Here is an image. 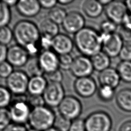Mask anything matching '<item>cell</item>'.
I'll return each instance as SVG.
<instances>
[{"label":"cell","mask_w":131,"mask_h":131,"mask_svg":"<svg viewBox=\"0 0 131 131\" xmlns=\"http://www.w3.org/2000/svg\"><path fill=\"white\" fill-rule=\"evenodd\" d=\"M66 96L61 83H48L42 94L45 105L51 108L58 107Z\"/></svg>","instance_id":"ba28073f"},{"label":"cell","mask_w":131,"mask_h":131,"mask_svg":"<svg viewBox=\"0 0 131 131\" xmlns=\"http://www.w3.org/2000/svg\"><path fill=\"white\" fill-rule=\"evenodd\" d=\"M67 14L64 9L56 6L49 10L48 18L58 25H62Z\"/></svg>","instance_id":"d4e9b609"},{"label":"cell","mask_w":131,"mask_h":131,"mask_svg":"<svg viewBox=\"0 0 131 131\" xmlns=\"http://www.w3.org/2000/svg\"><path fill=\"white\" fill-rule=\"evenodd\" d=\"M73 60L74 58L71 54L59 55V69L64 71H70Z\"/></svg>","instance_id":"1f68e13d"},{"label":"cell","mask_w":131,"mask_h":131,"mask_svg":"<svg viewBox=\"0 0 131 131\" xmlns=\"http://www.w3.org/2000/svg\"><path fill=\"white\" fill-rule=\"evenodd\" d=\"M27 131H39V130L34 129V128H30L29 129H28Z\"/></svg>","instance_id":"816d5d0a"},{"label":"cell","mask_w":131,"mask_h":131,"mask_svg":"<svg viewBox=\"0 0 131 131\" xmlns=\"http://www.w3.org/2000/svg\"><path fill=\"white\" fill-rule=\"evenodd\" d=\"M26 101L32 109L45 105L42 95H32L29 94L27 96Z\"/></svg>","instance_id":"836d02e7"},{"label":"cell","mask_w":131,"mask_h":131,"mask_svg":"<svg viewBox=\"0 0 131 131\" xmlns=\"http://www.w3.org/2000/svg\"><path fill=\"white\" fill-rule=\"evenodd\" d=\"M26 71H25L29 77L43 75L44 73L40 66L38 56L30 57L27 63L24 67Z\"/></svg>","instance_id":"cb8c5ba5"},{"label":"cell","mask_w":131,"mask_h":131,"mask_svg":"<svg viewBox=\"0 0 131 131\" xmlns=\"http://www.w3.org/2000/svg\"><path fill=\"white\" fill-rule=\"evenodd\" d=\"M73 0H59L57 1L58 4L61 5H68L74 2Z\"/></svg>","instance_id":"7dc6e473"},{"label":"cell","mask_w":131,"mask_h":131,"mask_svg":"<svg viewBox=\"0 0 131 131\" xmlns=\"http://www.w3.org/2000/svg\"><path fill=\"white\" fill-rule=\"evenodd\" d=\"M122 61H131V42H125L119 55Z\"/></svg>","instance_id":"74e56055"},{"label":"cell","mask_w":131,"mask_h":131,"mask_svg":"<svg viewBox=\"0 0 131 131\" xmlns=\"http://www.w3.org/2000/svg\"><path fill=\"white\" fill-rule=\"evenodd\" d=\"M17 12L26 17H33L38 14L41 9L39 1L20 0L16 6Z\"/></svg>","instance_id":"e0dca14e"},{"label":"cell","mask_w":131,"mask_h":131,"mask_svg":"<svg viewBox=\"0 0 131 131\" xmlns=\"http://www.w3.org/2000/svg\"><path fill=\"white\" fill-rule=\"evenodd\" d=\"M11 19V11L4 1H0V27L8 26Z\"/></svg>","instance_id":"4316f807"},{"label":"cell","mask_w":131,"mask_h":131,"mask_svg":"<svg viewBox=\"0 0 131 131\" xmlns=\"http://www.w3.org/2000/svg\"><path fill=\"white\" fill-rule=\"evenodd\" d=\"M118 34L123 41L131 42V29L121 25L119 29Z\"/></svg>","instance_id":"ab89813d"},{"label":"cell","mask_w":131,"mask_h":131,"mask_svg":"<svg viewBox=\"0 0 131 131\" xmlns=\"http://www.w3.org/2000/svg\"><path fill=\"white\" fill-rule=\"evenodd\" d=\"M56 115L52 109L43 105L31 110L28 124L30 128L45 131L53 127Z\"/></svg>","instance_id":"3957f363"},{"label":"cell","mask_w":131,"mask_h":131,"mask_svg":"<svg viewBox=\"0 0 131 131\" xmlns=\"http://www.w3.org/2000/svg\"><path fill=\"white\" fill-rule=\"evenodd\" d=\"M12 101V93L6 86L0 85V108H8Z\"/></svg>","instance_id":"83f0119b"},{"label":"cell","mask_w":131,"mask_h":131,"mask_svg":"<svg viewBox=\"0 0 131 131\" xmlns=\"http://www.w3.org/2000/svg\"><path fill=\"white\" fill-rule=\"evenodd\" d=\"M128 13L125 3L120 1H112L106 6L105 14L109 20L117 25H122Z\"/></svg>","instance_id":"8fae6325"},{"label":"cell","mask_w":131,"mask_h":131,"mask_svg":"<svg viewBox=\"0 0 131 131\" xmlns=\"http://www.w3.org/2000/svg\"><path fill=\"white\" fill-rule=\"evenodd\" d=\"M4 2L10 7L16 6L18 1L16 0H4Z\"/></svg>","instance_id":"bcb514c9"},{"label":"cell","mask_w":131,"mask_h":131,"mask_svg":"<svg viewBox=\"0 0 131 131\" xmlns=\"http://www.w3.org/2000/svg\"><path fill=\"white\" fill-rule=\"evenodd\" d=\"M125 3L127 6L128 10L129 12H131V0H127L125 2Z\"/></svg>","instance_id":"681fc988"},{"label":"cell","mask_w":131,"mask_h":131,"mask_svg":"<svg viewBox=\"0 0 131 131\" xmlns=\"http://www.w3.org/2000/svg\"><path fill=\"white\" fill-rule=\"evenodd\" d=\"M13 38V30L8 26L0 27V43L7 46Z\"/></svg>","instance_id":"f546056e"},{"label":"cell","mask_w":131,"mask_h":131,"mask_svg":"<svg viewBox=\"0 0 131 131\" xmlns=\"http://www.w3.org/2000/svg\"><path fill=\"white\" fill-rule=\"evenodd\" d=\"M61 25L66 32L75 35L85 27V19L79 12L71 11L68 13Z\"/></svg>","instance_id":"4fadbf2b"},{"label":"cell","mask_w":131,"mask_h":131,"mask_svg":"<svg viewBox=\"0 0 131 131\" xmlns=\"http://www.w3.org/2000/svg\"><path fill=\"white\" fill-rule=\"evenodd\" d=\"M48 82L43 75L30 77L27 92L32 95H42Z\"/></svg>","instance_id":"d6986e66"},{"label":"cell","mask_w":131,"mask_h":131,"mask_svg":"<svg viewBox=\"0 0 131 131\" xmlns=\"http://www.w3.org/2000/svg\"><path fill=\"white\" fill-rule=\"evenodd\" d=\"M38 59L44 74L59 69V55L52 50L42 51L39 54Z\"/></svg>","instance_id":"5bb4252c"},{"label":"cell","mask_w":131,"mask_h":131,"mask_svg":"<svg viewBox=\"0 0 131 131\" xmlns=\"http://www.w3.org/2000/svg\"><path fill=\"white\" fill-rule=\"evenodd\" d=\"M121 25H123L127 28L131 29V12H128Z\"/></svg>","instance_id":"f6af8a7d"},{"label":"cell","mask_w":131,"mask_h":131,"mask_svg":"<svg viewBox=\"0 0 131 131\" xmlns=\"http://www.w3.org/2000/svg\"><path fill=\"white\" fill-rule=\"evenodd\" d=\"M45 131H58V130H57V129H56V128H55L54 127H51V128H49V129H48L46 130Z\"/></svg>","instance_id":"f907efd6"},{"label":"cell","mask_w":131,"mask_h":131,"mask_svg":"<svg viewBox=\"0 0 131 131\" xmlns=\"http://www.w3.org/2000/svg\"><path fill=\"white\" fill-rule=\"evenodd\" d=\"M117 70L122 80L131 83V61H121L118 64Z\"/></svg>","instance_id":"484cf974"},{"label":"cell","mask_w":131,"mask_h":131,"mask_svg":"<svg viewBox=\"0 0 131 131\" xmlns=\"http://www.w3.org/2000/svg\"><path fill=\"white\" fill-rule=\"evenodd\" d=\"M28 128L25 125L14 122L10 123L3 131H27Z\"/></svg>","instance_id":"60d3db41"},{"label":"cell","mask_w":131,"mask_h":131,"mask_svg":"<svg viewBox=\"0 0 131 131\" xmlns=\"http://www.w3.org/2000/svg\"><path fill=\"white\" fill-rule=\"evenodd\" d=\"M69 131H85L84 120L78 118L72 120Z\"/></svg>","instance_id":"f35d334b"},{"label":"cell","mask_w":131,"mask_h":131,"mask_svg":"<svg viewBox=\"0 0 131 131\" xmlns=\"http://www.w3.org/2000/svg\"><path fill=\"white\" fill-rule=\"evenodd\" d=\"M41 36L53 39L59 33V25L55 24L49 18L42 19L38 26Z\"/></svg>","instance_id":"ffe728a7"},{"label":"cell","mask_w":131,"mask_h":131,"mask_svg":"<svg viewBox=\"0 0 131 131\" xmlns=\"http://www.w3.org/2000/svg\"><path fill=\"white\" fill-rule=\"evenodd\" d=\"M43 76L48 83H61L63 78L62 73L59 69L51 73H45L43 74Z\"/></svg>","instance_id":"e575fe53"},{"label":"cell","mask_w":131,"mask_h":131,"mask_svg":"<svg viewBox=\"0 0 131 131\" xmlns=\"http://www.w3.org/2000/svg\"><path fill=\"white\" fill-rule=\"evenodd\" d=\"M74 46V40L69 35L59 33L52 39L51 50L58 55L69 54Z\"/></svg>","instance_id":"9a60e30c"},{"label":"cell","mask_w":131,"mask_h":131,"mask_svg":"<svg viewBox=\"0 0 131 131\" xmlns=\"http://www.w3.org/2000/svg\"><path fill=\"white\" fill-rule=\"evenodd\" d=\"M74 89L78 96L86 98L95 94L97 85L95 81L91 77L78 78L74 81Z\"/></svg>","instance_id":"2e32d148"},{"label":"cell","mask_w":131,"mask_h":131,"mask_svg":"<svg viewBox=\"0 0 131 131\" xmlns=\"http://www.w3.org/2000/svg\"><path fill=\"white\" fill-rule=\"evenodd\" d=\"M9 106L11 121L14 123L25 125L28 123L31 112V107L26 101L27 96H16Z\"/></svg>","instance_id":"277c9868"},{"label":"cell","mask_w":131,"mask_h":131,"mask_svg":"<svg viewBox=\"0 0 131 131\" xmlns=\"http://www.w3.org/2000/svg\"><path fill=\"white\" fill-rule=\"evenodd\" d=\"M117 25L112 21L108 19L103 21L100 25L101 33L106 34H113L116 33Z\"/></svg>","instance_id":"d590c367"},{"label":"cell","mask_w":131,"mask_h":131,"mask_svg":"<svg viewBox=\"0 0 131 131\" xmlns=\"http://www.w3.org/2000/svg\"><path fill=\"white\" fill-rule=\"evenodd\" d=\"M71 120H70L58 114L56 116L53 127L58 131H69L71 124Z\"/></svg>","instance_id":"f1b7e54d"},{"label":"cell","mask_w":131,"mask_h":131,"mask_svg":"<svg viewBox=\"0 0 131 131\" xmlns=\"http://www.w3.org/2000/svg\"><path fill=\"white\" fill-rule=\"evenodd\" d=\"M73 40L75 46L82 55L89 57L98 53L102 49L100 33L90 27H85L75 34Z\"/></svg>","instance_id":"7a4b0ae2"},{"label":"cell","mask_w":131,"mask_h":131,"mask_svg":"<svg viewBox=\"0 0 131 131\" xmlns=\"http://www.w3.org/2000/svg\"><path fill=\"white\" fill-rule=\"evenodd\" d=\"M114 89L109 86L101 85L98 91V96L100 99L104 101L111 100L115 94Z\"/></svg>","instance_id":"4dcf8cb0"},{"label":"cell","mask_w":131,"mask_h":131,"mask_svg":"<svg viewBox=\"0 0 131 131\" xmlns=\"http://www.w3.org/2000/svg\"><path fill=\"white\" fill-rule=\"evenodd\" d=\"M119 131H131V120L124 122L120 125Z\"/></svg>","instance_id":"ee69618b"},{"label":"cell","mask_w":131,"mask_h":131,"mask_svg":"<svg viewBox=\"0 0 131 131\" xmlns=\"http://www.w3.org/2000/svg\"><path fill=\"white\" fill-rule=\"evenodd\" d=\"M57 108L59 114L71 121L79 118L82 111L80 101L72 95H66Z\"/></svg>","instance_id":"52a82bcc"},{"label":"cell","mask_w":131,"mask_h":131,"mask_svg":"<svg viewBox=\"0 0 131 131\" xmlns=\"http://www.w3.org/2000/svg\"><path fill=\"white\" fill-rule=\"evenodd\" d=\"M30 77L22 70H15L6 79V87L15 96L25 95L27 92Z\"/></svg>","instance_id":"8992f818"},{"label":"cell","mask_w":131,"mask_h":131,"mask_svg":"<svg viewBox=\"0 0 131 131\" xmlns=\"http://www.w3.org/2000/svg\"><path fill=\"white\" fill-rule=\"evenodd\" d=\"M84 121L85 131H111L112 129V118L105 112H94L90 114Z\"/></svg>","instance_id":"5b68a950"},{"label":"cell","mask_w":131,"mask_h":131,"mask_svg":"<svg viewBox=\"0 0 131 131\" xmlns=\"http://www.w3.org/2000/svg\"><path fill=\"white\" fill-rule=\"evenodd\" d=\"M91 58L80 55L74 58L70 71L77 78L90 77L94 71Z\"/></svg>","instance_id":"30bf717a"},{"label":"cell","mask_w":131,"mask_h":131,"mask_svg":"<svg viewBox=\"0 0 131 131\" xmlns=\"http://www.w3.org/2000/svg\"><path fill=\"white\" fill-rule=\"evenodd\" d=\"M11 122L8 108H0V131H3Z\"/></svg>","instance_id":"d6a6232c"},{"label":"cell","mask_w":131,"mask_h":131,"mask_svg":"<svg viewBox=\"0 0 131 131\" xmlns=\"http://www.w3.org/2000/svg\"><path fill=\"white\" fill-rule=\"evenodd\" d=\"M8 48L7 46L0 43V63L6 61Z\"/></svg>","instance_id":"7bdbcfd3"},{"label":"cell","mask_w":131,"mask_h":131,"mask_svg":"<svg viewBox=\"0 0 131 131\" xmlns=\"http://www.w3.org/2000/svg\"><path fill=\"white\" fill-rule=\"evenodd\" d=\"M94 69L99 72L110 68L111 63L110 57L103 51H100L98 53L91 57Z\"/></svg>","instance_id":"603a6c76"},{"label":"cell","mask_w":131,"mask_h":131,"mask_svg":"<svg viewBox=\"0 0 131 131\" xmlns=\"http://www.w3.org/2000/svg\"><path fill=\"white\" fill-rule=\"evenodd\" d=\"M112 1V0H100L99 1V2L100 3V4L103 6V5H105L106 6L107 5H108Z\"/></svg>","instance_id":"c3c4849f"},{"label":"cell","mask_w":131,"mask_h":131,"mask_svg":"<svg viewBox=\"0 0 131 131\" xmlns=\"http://www.w3.org/2000/svg\"><path fill=\"white\" fill-rule=\"evenodd\" d=\"M30 57L27 51L17 44L11 46L8 48L6 61L13 67H25Z\"/></svg>","instance_id":"7c38bea8"},{"label":"cell","mask_w":131,"mask_h":131,"mask_svg":"<svg viewBox=\"0 0 131 131\" xmlns=\"http://www.w3.org/2000/svg\"><path fill=\"white\" fill-rule=\"evenodd\" d=\"M13 33L17 44L24 47L30 57L36 56L41 38L38 26L29 20H20L14 26Z\"/></svg>","instance_id":"6da1fadb"},{"label":"cell","mask_w":131,"mask_h":131,"mask_svg":"<svg viewBox=\"0 0 131 131\" xmlns=\"http://www.w3.org/2000/svg\"><path fill=\"white\" fill-rule=\"evenodd\" d=\"M82 9L88 17L96 18L102 14L103 7L99 1L87 0L83 2Z\"/></svg>","instance_id":"44dd1931"},{"label":"cell","mask_w":131,"mask_h":131,"mask_svg":"<svg viewBox=\"0 0 131 131\" xmlns=\"http://www.w3.org/2000/svg\"><path fill=\"white\" fill-rule=\"evenodd\" d=\"M13 71V67L7 61L0 63V78L6 79Z\"/></svg>","instance_id":"8d00e7d4"},{"label":"cell","mask_w":131,"mask_h":131,"mask_svg":"<svg viewBox=\"0 0 131 131\" xmlns=\"http://www.w3.org/2000/svg\"><path fill=\"white\" fill-rule=\"evenodd\" d=\"M41 8L51 10L52 8L56 6V4H58L56 0H40L39 1Z\"/></svg>","instance_id":"b9f144b4"},{"label":"cell","mask_w":131,"mask_h":131,"mask_svg":"<svg viewBox=\"0 0 131 131\" xmlns=\"http://www.w3.org/2000/svg\"><path fill=\"white\" fill-rule=\"evenodd\" d=\"M116 100L120 109L131 113V89H124L120 90L116 95Z\"/></svg>","instance_id":"7402d4cb"},{"label":"cell","mask_w":131,"mask_h":131,"mask_svg":"<svg viewBox=\"0 0 131 131\" xmlns=\"http://www.w3.org/2000/svg\"><path fill=\"white\" fill-rule=\"evenodd\" d=\"M103 51L110 58L119 56L124 45L123 41L117 33L106 34L100 33Z\"/></svg>","instance_id":"9c48e42d"},{"label":"cell","mask_w":131,"mask_h":131,"mask_svg":"<svg viewBox=\"0 0 131 131\" xmlns=\"http://www.w3.org/2000/svg\"><path fill=\"white\" fill-rule=\"evenodd\" d=\"M98 79L101 85L115 89L119 84L121 78L117 70L110 67L100 73Z\"/></svg>","instance_id":"ac0fdd59"}]
</instances>
